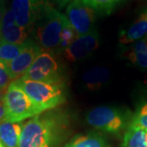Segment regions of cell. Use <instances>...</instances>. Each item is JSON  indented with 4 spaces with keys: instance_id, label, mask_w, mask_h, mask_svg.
Wrapping results in <instances>:
<instances>
[{
    "instance_id": "obj_14",
    "label": "cell",
    "mask_w": 147,
    "mask_h": 147,
    "mask_svg": "<svg viewBox=\"0 0 147 147\" xmlns=\"http://www.w3.org/2000/svg\"><path fill=\"white\" fill-rule=\"evenodd\" d=\"M64 147H110L105 138L98 133L76 135L67 142Z\"/></svg>"
},
{
    "instance_id": "obj_24",
    "label": "cell",
    "mask_w": 147,
    "mask_h": 147,
    "mask_svg": "<svg viewBox=\"0 0 147 147\" xmlns=\"http://www.w3.org/2000/svg\"><path fill=\"white\" fill-rule=\"evenodd\" d=\"M42 1L52 4L53 7H55V5H57L59 7H62L63 6L67 4L70 0H42Z\"/></svg>"
},
{
    "instance_id": "obj_26",
    "label": "cell",
    "mask_w": 147,
    "mask_h": 147,
    "mask_svg": "<svg viewBox=\"0 0 147 147\" xmlns=\"http://www.w3.org/2000/svg\"><path fill=\"white\" fill-rule=\"evenodd\" d=\"M6 90L0 89V104L3 103V97H4V94H5Z\"/></svg>"
},
{
    "instance_id": "obj_27",
    "label": "cell",
    "mask_w": 147,
    "mask_h": 147,
    "mask_svg": "<svg viewBox=\"0 0 147 147\" xmlns=\"http://www.w3.org/2000/svg\"><path fill=\"white\" fill-rule=\"evenodd\" d=\"M0 147H4L3 145V143H2V142H1V140H0Z\"/></svg>"
},
{
    "instance_id": "obj_11",
    "label": "cell",
    "mask_w": 147,
    "mask_h": 147,
    "mask_svg": "<svg viewBox=\"0 0 147 147\" xmlns=\"http://www.w3.org/2000/svg\"><path fill=\"white\" fill-rule=\"evenodd\" d=\"M30 34V32L26 29L16 24L11 9H7L1 27L0 40L13 44H22Z\"/></svg>"
},
{
    "instance_id": "obj_19",
    "label": "cell",
    "mask_w": 147,
    "mask_h": 147,
    "mask_svg": "<svg viewBox=\"0 0 147 147\" xmlns=\"http://www.w3.org/2000/svg\"><path fill=\"white\" fill-rule=\"evenodd\" d=\"M23 48L22 44H13L0 40V62L10 63L20 54Z\"/></svg>"
},
{
    "instance_id": "obj_10",
    "label": "cell",
    "mask_w": 147,
    "mask_h": 147,
    "mask_svg": "<svg viewBox=\"0 0 147 147\" xmlns=\"http://www.w3.org/2000/svg\"><path fill=\"white\" fill-rule=\"evenodd\" d=\"M99 46V34L95 30L88 34L79 36L67 48L64 56L69 61H76L88 57Z\"/></svg>"
},
{
    "instance_id": "obj_9",
    "label": "cell",
    "mask_w": 147,
    "mask_h": 147,
    "mask_svg": "<svg viewBox=\"0 0 147 147\" xmlns=\"http://www.w3.org/2000/svg\"><path fill=\"white\" fill-rule=\"evenodd\" d=\"M42 52L38 44L34 39L28 38L23 42V48L20 54L12 61L6 65L11 79L14 81L21 78Z\"/></svg>"
},
{
    "instance_id": "obj_16",
    "label": "cell",
    "mask_w": 147,
    "mask_h": 147,
    "mask_svg": "<svg viewBox=\"0 0 147 147\" xmlns=\"http://www.w3.org/2000/svg\"><path fill=\"white\" fill-rule=\"evenodd\" d=\"M123 147H147V131L129 125L123 137Z\"/></svg>"
},
{
    "instance_id": "obj_5",
    "label": "cell",
    "mask_w": 147,
    "mask_h": 147,
    "mask_svg": "<svg viewBox=\"0 0 147 147\" xmlns=\"http://www.w3.org/2000/svg\"><path fill=\"white\" fill-rule=\"evenodd\" d=\"M21 78L47 84H62V70L52 53L42 51Z\"/></svg>"
},
{
    "instance_id": "obj_2",
    "label": "cell",
    "mask_w": 147,
    "mask_h": 147,
    "mask_svg": "<svg viewBox=\"0 0 147 147\" xmlns=\"http://www.w3.org/2000/svg\"><path fill=\"white\" fill-rule=\"evenodd\" d=\"M68 21L66 16L61 13L53 6H49L33 29L34 40L43 52L57 51L61 34L64 25Z\"/></svg>"
},
{
    "instance_id": "obj_12",
    "label": "cell",
    "mask_w": 147,
    "mask_h": 147,
    "mask_svg": "<svg viewBox=\"0 0 147 147\" xmlns=\"http://www.w3.org/2000/svg\"><path fill=\"white\" fill-rule=\"evenodd\" d=\"M147 34V9L139 16L136 21L125 30L121 31L119 42L129 44L141 39Z\"/></svg>"
},
{
    "instance_id": "obj_8",
    "label": "cell",
    "mask_w": 147,
    "mask_h": 147,
    "mask_svg": "<svg viewBox=\"0 0 147 147\" xmlns=\"http://www.w3.org/2000/svg\"><path fill=\"white\" fill-rule=\"evenodd\" d=\"M65 16L79 36L88 34L96 30V11L80 0L69 3Z\"/></svg>"
},
{
    "instance_id": "obj_18",
    "label": "cell",
    "mask_w": 147,
    "mask_h": 147,
    "mask_svg": "<svg viewBox=\"0 0 147 147\" xmlns=\"http://www.w3.org/2000/svg\"><path fill=\"white\" fill-rule=\"evenodd\" d=\"M100 14H110L123 0H80Z\"/></svg>"
},
{
    "instance_id": "obj_4",
    "label": "cell",
    "mask_w": 147,
    "mask_h": 147,
    "mask_svg": "<svg viewBox=\"0 0 147 147\" xmlns=\"http://www.w3.org/2000/svg\"><path fill=\"white\" fill-rule=\"evenodd\" d=\"M3 105L6 111V122L21 123L42 113L16 80L12 81L6 90Z\"/></svg>"
},
{
    "instance_id": "obj_1",
    "label": "cell",
    "mask_w": 147,
    "mask_h": 147,
    "mask_svg": "<svg viewBox=\"0 0 147 147\" xmlns=\"http://www.w3.org/2000/svg\"><path fill=\"white\" fill-rule=\"evenodd\" d=\"M69 127V118L65 111L47 110L22 125L19 147H61Z\"/></svg>"
},
{
    "instance_id": "obj_20",
    "label": "cell",
    "mask_w": 147,
    "mask_h": 147,
    "mask_svg": "<svg viewBox=\"0 0 147 147\" xmlns=\"http://www.w3.org/2000/svg\"><path fill=\"white\" fill-rule=\"evenodd\" d=\"M78 37H79L78 34L76 33L74 29L70 25L69 21H66L65 24L64 25L61 34V40H60V44L58 47L57 52L63 53L64 50L65 48H67Z\"/></svg>"
},
{
    "instance_id": "obj_13",
    "label": "cell",
    "mask_w": 147,
    "mask_h": 147,
    "mask_svg": "<svg viewBox=\"0 0 147 147\" xmlns=\"http://www.w3.org/2000/svg\"><path fill=\"white\" fill-rule=\"evenodd\" d=\"M22 125L21 123L3 122L0 124V140L4 147H19Z\"/></svg>"
},
{
    "instance_id": "obj_22",
    "label": "cell",
    "mask_w": 147,
    "mask_h": 147,
    "mask_svg": "<svg viewBox=\"0 0 147 147\" xmlns=\"http://www.w3.org/2000/svg\"><path fill=\"white\" fill-rule=\"evenodd\" d=\"M11 82L6 64L0 62V89L7 90Z\"/></svg>"
},
{
    "instance_id": "obj_15",
    "label": "cell",
    "mask_w": 147,
    "mask_h": 147,
    "mask_svg": "<svg viewBox=\"0 0 147 147\" xmlns=\"http://www.w3.org/2000/svg\"><path fill=\"white\" fill-rule=\"evenodd\" d=\"M110 72L104 67H94L88 69L84 74V82L90 90H97L110 79Z\"/></svg>"
},
{
    "instance_id": "obj_21",
    "label": "cell",
    "mask_w": 147,
    "mask_h": 147,
    "mask_svg": "<svg viewBox=\"0 0 147 147\" xmlns=\"http://www.w3.org/2000/svg\"><path fill=\"white\" fill-rule=\"evenodd\" d=\"M130 126L139 127L147 131V102L143 103L131 118Z\"/></svg>"
},
{
    "instance_id": "obj_25",
    "label": "cell",
    "mask_w": 147,
    "mask_h": 147,
    "mask_svg": "<svg viewBox=\"0 0 147 147\" xmlns=\"http://www.w3.org/2000/svg\"><path fill=\"white\" fill-rule=\"evenodd\" d=\"M3 122H6V111L3 103L0 104V124Z\"/></svg>"
},
{
    "instance_id": "obj_17",
    "label": "cell",
    "mask_w": 147,
    "mask_h": 147,
    "mask_svg": "<svg viewBox=\"0 0 147 147\" xmlns=\"http://www.w3.org/2000/svg\"><path fill=\"white\" fill-rule=\"evenodd\" d=\"M129 59L131 62L141 68H147V42L146 38L137 41L131 48Z\"/></svg>"
},
{
    "instance_id": "obj_6",
    "label": "cell",
    "mask_w": 147,
    "mask_h": 147,
    "mask_svg": "<svg viewBox=\"0 0 147 147\" xmlns=\"http://www.w3.org/2000/svg\"><path fill=\"white\" fill-rule=\"evenodd\" d=\"M91 126L101 131L117 133L126 124V117L120 110L111 106H99L92 110L87 115Z\"/></svg>"
},
{
    "instance_id": "obj_23",
    "label": "cell",
    "mask_w": 147,
    "mask_h": 147,
    "mask_svg": "<svg viewBox=\"0 0 147 147\" xmlns=\"http://www.w3.org/2000/svg\"><path fill=\"white\" fill-rule=\"evenodd\" d=\"M6 0H0V32H1V27L3 20L6 13Z\"/></svg>"
},
{
    "instance_id": "obj_7",
    "label": "cell",
    "mask_w": 147,
    "mask_h": 147,
    "mask_svg": "<svg viewBox=\"0 0 147 147\" xmlns=\"http://www.w3.org/2000/svg\"><path fill=\"white\" fill-rule=\"evenodd\" d=\"M49 6L53 5L42 0H13L11 9L16 24L32 33L34 25Z\"/></svg>"
},
{
    "instance_id": "obj_3",
    "label": "cell",
    "mask_w": 147,
    "mask_h": 147,
    "mask_svg": "<svg viewBox=\"0 0 147 147\" xmlns=\"http://www.w3.org/2000/svg\"><path fill=\"white\" fill-rule=\"evenodd\" d=\"M16 81L42 113L65 101L66 92L63 84H47L23 78Z\"/></svg>"
}]
</instances>
